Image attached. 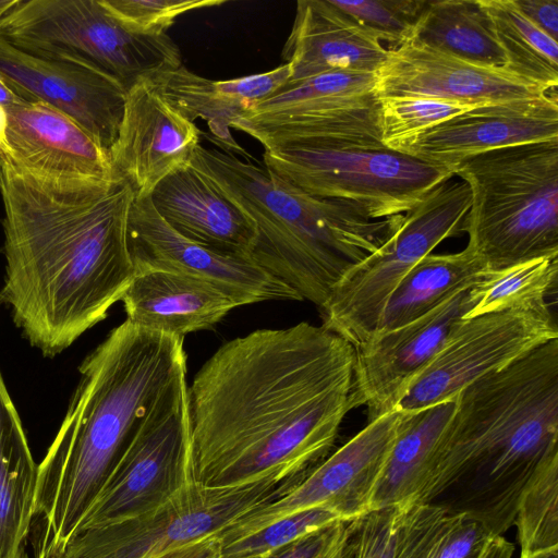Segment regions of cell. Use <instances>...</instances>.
Wrapping results in <instances>:
<instances>
[{
    "label": "cell",
    "mask_w": 558,
    "mask_h": 558,
    "mask_svg": "<svg viewBox=\"0 0 558 558\" xmlns=\"http://www.w3.org/2000/svg\"><path fill=\"white\" fill-rule=\"evenodd\" d=\"M353 360L348 341L306 322L220 345L187 385L195 482L304 476L354 409Z\"/></svg>",
    "instance_id": "1"
},
{
    "label": "cell",
    "mask_w": 558,
    "mask_h": 558,
    "mask_svg": "<svg viewBox=\"0 0 558 558\" xmlns=\"http://www.w3.org/2000/svg\"><path fill=\"white\" fill-rule=\"evenodd\" d=\"M5 260L0 305L29 344L53 357L104 320L134 275L122 178H59L0 155Z\"/></svg>",
    "instance_id": "2"
},
{
    "label": "cell",
    "mask_w": 558,
    "mask_h": 558,
    "mask_svg": "<svg viewBox=\"0 0 558 558\" xmlns=\"http://www.w3.org/2000/svg\"><path fill=\"white\" fill-rule=\"evenodd\" d=\"M184 339L124 320L83 360L64 418L38 464L35 558H61L143 420L186 371Z\"/></svg>",
    "instance_id": "3"
},
{
    "label": "cell",
    "mask_w": 558,
    "mask_h": 558,
    "mask_svg": "<svg viewBox=\"0 0 558 558\" xmlns=\"http://www.w3.org/2000/svg\"><path fill=\"white\" fill-rule=\"evenodd\" d=\"M557 450L558 338L459 392L416 502L465 484L458 511L501 535L514 523L526 483Z\"/></svg>",
    "instance_id": "4"
},
{
    "label": "cell",
    "mask_w": 558,
    "mask_h": 558,
    "mask_svg": "<svg viewBox=\"0 0 558 558\" xmlns=\"http://www.w3.org/2000/svg\"><path fill=\"white\" fill-rule=\"evenodd\" d=\"M191 167L254 225L257 238L250 258L318 310L342 277L386 243L404 217L373 219L352 203L307 195L264 165L217 148L198 145Z\"/></svg>",
    "instance_id": "5"
},
{
    "label": "cell",
    "mask_w": 558,
    "mask_h": 558,
    "mask_svg": "<svg viewBox=\"0 0 558 558\" xmlns=\"http://www.w3.org/2000/svg\"><path fill=\"white\" fill-rule=\"evenodd\" d=\"M452 169L471 192L466 246L487 271L558 256V138L483 151Z\"/></svg>",
    "instance_id": "6"
},
{
    "label": "cell",
    "mask_w": 558,
    "mask_h": 558,
    "mask_svg": "<svg viewBox=\"0 0 558 558\" xmlns=\"http://www.w3.org/2000/svg\"><path fill=\"white\" fill-rule=\"evenodd\" d=\"M0 38L39 58L101 71L126 90L140 78L182 65L169 35L129 31L101 0H17L0 17Z\"/></svg>",
    "instance_id": "7"
},
{
    "label": "cell",
    "mask_w": 558,
    "mask_h": 558,
    "mask_svg": "<svg viewBox=\"0 0 558 558\" xmlns=\"http://www.w3.org/2000/svg\"><path fill=\"white\" fill-rule=\"evenodd\" d=\"M263 165L294 189L359 206L373 219L404 215L453 169L388 149L381 138L265 150Z\"/></svg>",
    "instance_id": "8"
},
{
    "label": "cell",
    "mask_w": 558,
    "mask_h": 558,
    "mask_svg": "<svg viewBox=\"0 0 558 558\" xmlns=\"http://www.w3.org/2000/svg\"><path fill=\"white\" fill-rule=\"evenodd\" d=\"M450 180L430 190L386 243L342 277L319 308L323 327L353 348L374 336L386 301L403 277L441 241L462 232L471 192L464 181Z\"/></svg>",
    "instance_id": "9"
},
{
    "label": "cell",
    "mask_w": 558,
    "mask_h": 558,
    "mask_svg": "<svg viewBox=\"0 0 558 558\" xmlns=\"http://www.w3.org/2000/svg\"><path fill=\"white\" fill-rule=\"evenodd\" d=\"M298 481L270 474L233 486L211 487L194 482L144 514L78 532L61 558H155L218 535Z\"/></svg>",
    "instance_id": "10"
},
{
    "label": "cell",
    "mask_w": 558,
    "mask_h": 558,
    "mask_svg": "<svg viewBox=\"0 0 558 558\" xmlns=\"http://www.w3.org/2000/svg\"><path fill=\"white\" fill-rule=\"evenodd\" d=\"M194 482L185 371L143 420L80 532L144 514Z\"/></svg>",
    "instance_id": "11"
},
{
    "label": "cell",
    "mask_w": 558,
    "mask_h": 558,
    "mask_svg": "<svg viewBox=\"0 0 558 558\" xmlns=\"http://www.w3.org/2000/svg\"><path fill=\"white\" fill-rule=\"evenodd\" d=\"M556 338L557 323L548 304L462 318L411 380L396 410L415 412L453 400L470 384Z\"/></svg>",
    "instance_id": "12"
},
{
    "label": "cell",
    "mask_w": 558,
    "mask_h": 558,
    "mask_svg": "<svg viewBox=\"0 0 558 558\" xmlns=\"http://www.w3.org/2000/svg\"><path fill=\"white\" fill-rule=\"evenodd\" d=\"M402 418L403 412L393 410L367 422L283 494L246 512L220 532V543L239 539L283 517L312 508L328 509L344 522L366 515Z\"/></svg>",
    "instance_id": "13"
},
{
    "label": "cell",
    "mask_w": 558,
    "mask_h": 558,
    "mask_svg": "<svg viewBox=\"0 0 558 558\" xmlns=\"http://www.w3.org/2000/svg\"><path fill=\"white\" fill-rule=\"evenodd\" d=\"M129 246L135 274L161 270L207 280L242 305L265 301H302L287 283L251 258L195 243L173 230L150 197L135 198L129 217Z\"/></svg>",
    "instance_id": "14"
},
{
    "label": "cell",
    "mask_w": 558,
    "mask_h": 558,
    "mask_svg": "<svg viewBox=\"0 0 558 558\" xmlns=\"http://www.w3.org/2000/svg\"><path fill=\"white\" fill-rule=\"evenodd\" d=\"M477 299L475 286L463 289L417 319L355 347L354 408L366 407L368 422L396 410L411 380L432 361Z\"/></svg>",
    "instance_id": "15"
},
{
    "label": "cell",
    "mask_w": 558,
    "mask_h": 558,
    "mask_svg": "<svg viewBox=\"0 0 558 558\" xmlns=\"http://www.w3.org/2000/svg\"><path fill=\"white\" fill-rule=\"evenodd\" d=\"M374 76L376 98L415 96L480 107L535 100L557 93L501 66L475 64L412 41L388 48Z\"/></svg>",
    "instance_id": "16"
},
{
    "label": "cell",
    "mask_w": 558,
    "mask_h": 558,
    "mask_svg": "<svg viewBox=\"0 0 558 558\" xmlns=\"http://www.w3.org/2000/svg\"><path fill=\"white\" fill-rule=\"evenodd\" d=\"M0 76L25 100L71 118L110 154L126 96L118 80L86 65L23 52L1 38Z\"/></svg>",
    "instance_id": "17"
},
{
    "label": "cell",
    "mask_w": 558,
    "mask_h": 558,
    "mask_svg": "<svg viewBox=\"0 0 558 558\" xmlns=\"http://www.w3.org/2000/svg\"><path fill=\"white\" fill-rule=\"evenodd\" d=\"M198 145L201 131L195 122L171 106L149 76L128 88L110 158L135 198L150 196L165 178L190 167Z\"/></svg>",
    "instance_id": "18"
},
{
    "label": "cell",
    "mask_w": 558,
    "mask_h": 558,
    "mask_svg": "<svg viewBox=\"0 0 558 558\" xmlns=\"http://www.w3.org/2000/svg\"><path fill=\"white\" fill-rule=\"evenodd\" d=\"M555 138L557 93L535 100L476 107L429 129L399 153L453 168L483 151Z\"/></svg>",
    "instance_id": "19"
},
{
    "label": "cell",
    "mask_w": 558,
    "mask_h": 558,
    "mask_svg": "<svg viewBox=\"0 0 558 558\" xmlns=\"http://www.w3.org/2000/svg\"><path fill=\"white\" fill-rule=\"evenodd\" d=\"M5 146L0 154L31 172L97 180L121 178L110 154L71 118L39 101L4 109Z\"/></svg>",
    "instance_id": "20"
},
{
    "label": "cell",
    "mask_w": 558,
    "mask_h": 558,
    "mask_svg": "<svg viewBox=\"0 0 558 558\" xmlns=\"http://www.w3.org/2000/svg\"><path fill=\"white\" fill-rule=\"evenodd\" d=\"M388 48L369 29L330 0H300L282 49L289 82L330 72L375 73Z\"/></svg>",
    "instance_id": "21"
},
{
    "label": "cell",
    "mask_w": 558,
    "mask_h": 558,
    "mask_svg": "<svg viewBox=\"0 0 558 558\" xmlns=\"http://www.w3.org/2000/svg\"><path fill=\"white\" fill-rule=\"evenodd\" d=\"M290 76V65L282 63L264 73L227 81L203 77L183 65L149 77L161 96L186 119L206 121L210 135L205 136L221 151L247 158L250 155L231 134V123L277 93Z\"/></svg>",
    "instance_id": "22"
},
{
    "label": "cell",
    "mask_w": 558,
    "mask_h": 558,
    "mask_svg": "<svg viewBox=\"0 0 558 558\" xmlns=\"http://www.w3.org/2000/svg\"><path fill=\"white\" fill-rule=\"evenodd\" d=\"M149 197L156 211L182 236L250 258L257 238L254 225L193 167L165 178Z\"/></svg>",
    "instance_id": "23"
},
{
    "label": "cell",
    "mask_w": 558,
    "mask_h": 558,
    "mask_svg": "<svg viewBox=\"0 0 558 558\" xmlns=\"http://www.w3.org/2000/svg\"><path fill=\"white\" fill-rule=\"evenodd\" d=\"M126 320L178 338L213 328L239 301L220 287L184 274H135L121 298Z\"/></svg>",
    "instance_id": "24"
},
{
    "label": "cell",
    "mask_w": 558,
    "mask_h": 558,
    "mask_svg": "<svg viewBox=\"0 0 558 558\" xmlns=\"http://www.w3.org/2000/svg\"><path fill=\"white\" fill-rule=\"evenodd\" d=\"M38 465L0 372V558H28Z\"/></svg>",
    "instance_id": "25"
},
{
    "label": "cell",
    "mask_w": 558,
    "mask_h": 558,
    "mask_svg": "<svg viewBox=\"0 0 558 558\" xmlns=\"http://www.w3.org/2000/svg\"><path fill=\"white\" fill-rule=\"evenodd\" d=\"M456 399L420 411L403 412L371 511L420 499L432 473L437 441L452 414Z\"/></svg>",
    "instance_id": "26"
},
{
    "label": "cell",
    "mask_w": 558,
    "mask_h": 558,
    "mask_svg": "<svg viewBox=\"0 0 558 558\" xmlns=\"http://www.w3.org/2000/svg\"><path fill=\"white\" fill-rule=\"evenodd\" d=\"M495 536L466 511L411 502L398 507L395 558H483Z\"/></svg>",
    "instance_id": "27"
},
{
    "label": "cell",
    "mask_w": 558,
    "mask_h": 558,
    "mask_svg": "<svg viewBox=\"0 0 558 558\" xmlns=\"http://www.w3.org/2000/svg\"><path fill=\"white\" fill-rule=\"evenodd\" d=\"M486 274L484 263L469 246L458 253L424 256L388 296L374 336L417 319Z\"/></svg>",
    "instance_id": "28"
},
{
    "label": "cell",
    "mask_w": 558,
    "mask_h": 558,
    "mask_svg": "<svg viewBox=\"0 0 558 558\" xmlns=\"http://www.w3.org/2000/svg\"><path fill=\"white\" fill-rule=\"evenodd\" d=\"M408 41L485 66L505 56L480 0L426 1Z\"/></svg>",
    "instance_id": "29"
},
{
    "label": "cell",
    "mask_w": 558,
    "mask_h": 558,
    "mask_svg": "<svg viewBox=\"0 0 558 558\" xmlns=\"http://www.w3.org/2000/svg\"><path fill=\"white\" fill-rule=\"evenodd\" d=\"M480 1L504 52V69L547 90H557L558 43L527 20L513 0Z\"/></svg>",
    "instance_id": "30"
},
{
    "label": "cell",
    "mask_w": 558,
    "mask_h": 558,
    "mask_svg": "<svg viewBox=\"0 0 558 558\" xmlns=\"http://www.w3.org/2000/svg\"><path fill=\"white\" fill-rule=\"evenodd\" d=\"M374 85L373 73L360 72H330L288 82L241 118H279L357 105L376 98Z\"/></svg>",
    "instance_id": "31"
},
{
    "label": "cell",
    "mask_w": 558,
    "mask_h": 558,
    "mask_svg": "<svg viewBox=\"0 0 558 558\" xmlns=\"http://www.w3.org/2000/svg\"><path fill=\"white\" fill-rule=\"evenodd\" d=\"M558 256L543 257L512 267L487 271L475 284L478 299L463 318L514 307L547 304L546 296L556 287Z\"/></svg>",
    "instance_id": "32"
},
{
    "label": "cell",
    "mask_w": 558,
    "mask_h": 558,
    "mask_svg": "<svg viewBox=\"0 0 558 558\" xmlns=\"http://www.w3.org/2000/svg\"><path fill=\"white\" fill-rule=\"evenodd\" d=\"M514 523L520 557L558 549V450L542 462L523 488Z\"/></svg>",
    "instance_id": "33"
},
{
    "label": "cell",
    "mask_w": 558,
    "mask_h": 558,
    "mask_svg": "<svg viewBox=\"0 0 558 558\" xmlns=\"http://www.w3.org/2000/svg\"><path fill=\"white\" fill-rule=\"evenodd\" d=\"M383 144L399 151L429 129L475 106L415 96L377 98Z\"/></svg>",
    "instance_id": "34"
},
{
    "label": "cell",
    "mask_w": 558,
    "mask_h": 558,
    "mask_svg": "<svg viewBox=\"0 0 558 558\" xmlns=\"http://www.w3.org/2000/svg\"><path fill=\"white\" fill-rule=\"evenodd\" d=\"M344 522L335 512L312 508L283 517L239 539L220 543V558H260L323 527Z\"/></svg>",
    "instance_id": "35"
},
{
    "label": "cell",
    "mask_w": 558,
    "mask_h": 558,
    "mask_svg": "<svg viewBox=\"0 0 558 558\" xmlns=\"http://www.w3.org/2000/svg\"><path fill=\"white\" fill-rule=\"evenodd\" d=\"M339 10L373 32L390 48L407 43L426 3L425 0H330Z\"/></svg>",
    "instance_id": "36"
},
{
    "label": "cell",
    "mask_w": 558,
    "mask_h": 558,
    "mask_svg": "<svg viewBox=\"0 0 558 558\" xmlns=\"http://www.w3.org/2000/svg\"><path fill=\"white\" fill-rule=\"evenodd\" d=\"M106 9L129 31L160 36L175 20L191 11L218 7L226 0H101Z\"/></svg>",
    "instance_id": "37"
},
{
    "label": "cell",
    "mask_w": 558,
    "mask_h": 558,
    "mask_svg": "<svg viewBox=\"0 0 558 558\" xmlns=\"http://www.w3.org/2000/svg\"><path fill=\"white\" fill-rule=\"evenodd\" d=\"M398 507L368 512L351 522V558H395Z\"/></svg>",
    "instance_id": "38"
},
{
    "label": "cell",
    "mask_w": 558,
    "mask_h": 558,
    "mask_svg": "<svg viewBox=\"0 0 558 558\" xmlns=\"http://www.w3.org/2000/svg\"><path fill=\"white\" fill-rule=\"evenodd\" d=\"M352 531L351 522H337L300 537L260 558H325Z\"/></svg>",
    "instance_id": "39"
},
{
    "label": "cell",
    "mask_w": 558,
    "mask_h": 558,
    "mask_svg": "<svg viewBox=\"0 0 558 558\" xmlns=\"http://www.w3.org/2000/svg\"><path fill=\"white\" fill-rule=\"evenodd\" d=\"M537 28L557 41L558 0H513Z\"/></svg>",
    "instance_id": "40"
},
{
    "label": "cell",
    "mask_w": 558,
    "mask_h": 558,
    "mask_svg": "<svg viewBox=\"0 0 558 558\" xmlns=\"http://www.w3.org/2000/svg\"><path fill=\"white\" fill-rule=\"evenodd\" d=\"M155 558H220V539L211 535Z\"/></svg>",
    "instance_id": "41"
},
{
    "label": "cell",
    "mask_w": 558,
    "mask_h": 558,
    "mask_svg": "<svg viewBox=\"0 0 558 558\" xmlns=\"http://www.w3.org/2000/svg\"><path fill=\"white\" fill-rule=\"evenodd\" d=\"M513 545L506 541L501 535L493 538L483 558H511Z\"/></svg>",
    "instance_id": "42"
},
{
    "label": "cell",
    "mask_w": 558,
    "mask_h": 558,
    "mask_svg": "<svg viewBox=\"0 0 558 558\" xmlns=\"http://www.w3.org/2000/svg\"><path fill=\"white\" fill-rule=\"evenodd\" d=\"M27 102L0 76V107L3 109Z\"/></svg>",
    "instance_id": "43"
},
{
    "label": "cell",
    "mask_w": 558,
    "mask_h": 558,
    "mask_svg": "<svg viewBox=\"0 0 558 558\" xmlns=\"http://www.w3.org/2000/svg\"><path fill=\"white\" fill-rule=\"evenodd\" d=\"M350 536L325 558H351Z\"/></svg>",
    "instance_id": "44"
},
{
    "label": "cell",
    "mask_w": 558,
    "mask_h": 558,
    "mask_svg": "<svg viewBox=\"0 0 558 558\" xmlns=\"http://www.w3.org/2000/svg\"><path fill=\"white\" fill-rule=\"evenodd\" d=\"M5 129H7V113L5 110L0 107V154L4 150L5 146Z\"/></svg>",
    "instance_id": "45"
},
{
    "label": "cell",
    "mask_w": 558,
    "mask_h": 558,
    "mask_svg": "<svg viewBox=\"0 0 558 558\" xmlns=\"http://www.w3.org/2000/svg\"><path fill=\"white\" fill-rule=\"evenodd\" d=\"M519 558H558V549L533 554L526 557Z\"/></svg>",
    "instance_id": "46"
},
{
    "label": "cell",
    "mask_w": 558,
    "mask_h": 558,
    "mask_svg": "<svg viewBox=\"0 0 558 558\" xmlns=\"http://www.w3.org/2000/svg\"><path fill=\"white\" fill-rule=\"evenodd\" d=\"M16 2L17 0H0V17L9 12Z\"/></svg>",
    "instance_id": "47"
},
{
    "label": "cell",
    "mask_w": 558,
    "mask_h": 558,
    "mask_svg": "<svg viewBox=\"0 0 558 558\" xmlns=\"http://www.w3.org/2000/svg\"><path fill=\"white\" fill-rule=\"evenodd\" d=\"M1 167V166H0Z\"/></svg>",
    "instance_id": "48"
}]
</instances>
